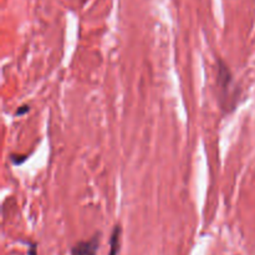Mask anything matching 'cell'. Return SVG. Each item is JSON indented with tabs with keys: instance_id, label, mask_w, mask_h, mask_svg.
Listing matches in <instances>:
<instances>
[{
	"instance_id": "2",
	"label": "cell",
	"mask_w": 255,
	"mask_h": 255,
	"mask_svg": "<svg viewBox=\"0 0 255 255\" xmlns=\"http://www.w3.org/2000/svg\"><path fill=\"white\" fill-rule=\"evenodd\" d=\"M101 234L96 233L88 240L79 241L71 248V255H96L100 248Z\"/></svg>"
},
{
	"instance_id": "1",
	"label": "cell",
	"mask_w": 255,
	"mask_h": 255,
	"mask_svg": "<svg viewBox=\"0 0 255 255\" xmlns=\"http://www.w3.org/2000/svg\"><path fill=\"white\" fill-rule=\"evenodd\" d=\"M215 88H217L218 104H219L222 112L224 115L233 112L238 106L240 88L234 81V76L229 66L222 59H217Z\"/></svg>"
},
{
	"instance_id": "4",
	"label": "cell",
	"mask_w": 255,
	"mask_h": 255,
	"mask_svg": "<svg viewBox=\"0 0 255 255\" xmlns=\"http://www.w3.org/2000/svg\"><path fill=\"white\" fill-rule=\"evenodd\" d=\"M29 158V154H17V153H11L10 154V161L13 163V166H21L24 165Z\"/></svg>"
},
{
	"instance_id": "5",
	"label": "cell",
	"mask_w": 255,
	"mask_h": 255,
	"mask_svg": "<svg viewBox=\"0 0 255 255\" xmlns=\"http://www.w3.org/2000/svg\"><path fill=\"white\" fill-rule=\"evenodd\" d=\"M29 111H30V106L29 105H22V106H20L18 108L17 112H15V117H21V116L26 115Z\"/></svg>"
},
{
	"instance_id": "3",
	"label": "cell",
	"mask_w": 255,
	"mask_h": 255,
	"mask_svg": "<svg viewBox=\"0 0 255 255\" xmlns=\"http://www.w3.org/2000/svg\"><path fill=\"white\" fill-rule=\"evenodd\" d=\"M121 232H122V228L121 225H115L113 228L112 234H111L110 238V254L108 255H117L120 252L121 248Z\"/></svg>"
}]
</instances>
